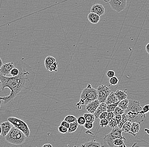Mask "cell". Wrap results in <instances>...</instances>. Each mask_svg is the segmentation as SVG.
Segmentation results:
<instances>
[{
    "instance_id": "cell-1",
    "label": "cell",
    "mask_w": 149,
    "mask_h": 147,
    "mask_svg": "<svg viewBox=\"0 0 149 147\" xmlns=\"http://www.w3.org/2000/svg\"><path fill=\"white\" fill-rule=\"evenodd\" d=\"M19 70L15 77H7L0 73V81L3 89L7 87L10 90L9 95L5 97L0 96V100L3 101L4 104L13 101L17 96L26 93L33 87L36 73L31 66L25 62H16L15 66Z\"/></svg>"
},
{
    "instance_id": "cell-2",
    "label": "cell",
    "mask_w": 149,
    "mask_h": 147,
    "mask_svg": "<svg viewBox=\"0 0 149 147\" xmlns=\"http://www.w3.org/2000/svg\"><path fill=\"white\" fill-rule=\"evenodd\" d=\"M27 137L23 132L12 126L9 133L5 137L6 141L10 144L20 146L23 144Z\"/></svg>"
},
{
    "instance_id": "cell-3",
    "label": "cell",
    "mask_w": 149,
    "mask_h": 147,
    "mask_svg": "<svg viewBox=\"0 0 149 147\" xmlns=\"http://www.w3.org/2000/svg\"><path fill=\"white\" fill-rule=\"evenodd\" d=\"M97 99V89L93 88L90 84H88L87 87L84 89L80 96V100L76 106L87 105L92 101Z\"/></svg>"
},
{
    "instance_id": "cell-4",
    "label": "cell",
    "mask_w": 149,
    "mask_h": 147,
    "mask_svg": "<svg viewBox=\"0 0 149 147\" xmlns=\"http://www.w3.org/2000/svg\"><path fill=\"white\" fill-rule=\"evenodd\" d=\"M123 132L121 128L118 126L113 128L110 133L105 135L103 139L104 145L103 146L113 147V142L115 139L119 138L126 140V139L121 135Z\"/></svg>"
},
{
    "instance_id": "cell-5",
    "label": "cell",
    "mask_w": 149,
    "mask_h": 147,
    "mask_svg": "<svg viewBox=\"0 0 149 147\" xmlns=\"http://www.w3.org/2000/svg\"><path fill=\"white\" fill-rule=\"evenodd\" d=\"M7 120L12 124L14 127L23 132L26 137L30 136L31 134L30 129L28 125L23 120L14 117L8 118Z\"/></svg>"
},
{
    "instance_id": "cell-6",
    "label": "cell",
    "mask_w": 149,
    "mask_h": 147,
    "mask_svg": "<svg viewBox=\"0 0 149 147\" xmlns=\"http://www.w3.org/2000/svg\"><path fill=\"white\" fill-rule=\"evenodd\" d=\"M97 100L100 103H105L107 97L111 93L109 87L104 85L99 86L97 89Z\"/></svg>"
},
{
    "instance_id": "cell-7",
    "label": "cell",
    "mask_w": 149,
    "mask_h": 147,
    "mask_svg": "<svg viewBox=\"0 0 149 147\" xmlns=\"http://www.w3.org/2000/svg\"><path fill=\"white\" fill-rule=\"evenodd\" d=\"M109 3L112 9L118 13L125 10L127 5V0H110Z\"/></svg>"
},
{
    "instance_id": "cell-8",
    "label": "cell",
    "mask_w": 149,
    "mask_h": 147,
    "mask_svg": "<svg viewBox=\"0 0 149 147\" xmlns=\"http://www.w3.org/2000/svg\"><path fill=\"white\" fill-rule=\"evenodd\" d=\"M124 113H126L128 116V121H130L131 123L136 122L140 124L145 118V114H142L141 111L139 113H133L128 111Z\"/></svg>"
},
{
    "instance_id": "cell-9",
    "label": "cell",
    "mask_w": 149,
    "mask_h": 147,
    "mask_svg": "<svg viewBox=\"0 0 149 147\" xmlns=\"http://www.w3.org/2000/svg\"><path fill=\"white\" fill-rule=\"evenodd\" d=\"M142 108L141 107L139 101L135 100H129L128 107L124 112L130 111L133 113H139L141 112Z\"/></svg>"
},
{
    "instance_id": "cell-10",
    "label": "cell",
    "mask_w": 149,
    "mask_h": 147,
    "mask_svg": "<svg viewBox=\"0 0 149 147\" xmlns=\"http://www.w3.org/2000/svg\"><path fill=\"white\" fill-rule=\"evenodd\" d=\"M14 67L15 65L13 62L3 64L0 68V73L3 76L7 77L10 74L11 71Z\"/></svg>"
},
{
    "instance_id": "cell-11",
    "label": "cell",
    "mask_w": 149,
    "mask_h": 147,
    "mask_svg": "<svg viewBox=\"0 0 149 147\" xmlns=\"http://www.w3.org/2000/svg\"><path fill=\"white\" fill-rule=\"evenodd\" d=\"M100 104L99 101L97 99H96L86 105V109L89 113L94 114Z\"/></svg>"
},
{
    "instance_id": "cell-12",
    "label": "cell",
    "mask_w": 149,
    "mask_h": 147,
    "mask_svg": "<svg viewBox=\"0 0 149 147\" xmlns=\"http://www.w3.org/2000/svg\"><path fill=\"white\" fill-rule=\"evenodd\" d=\"M91 12L95 13L99 16H101L105 14V9L103 5L96 3L93 5L91 9Z\"/></svg>"
},
{
    "instance_id": "cell-13",
    "label": "cell",
    "mask_w": 149,
    "mask_h": 147,
    "mask_svg": "<svg viewBox=\"0 0 149 147\" xmlns=\"http://www.w3.org/2000/svg\"><path fill=\"white\" fill-rule=\"evenodd\" d=\"M1 125L2 130L1 135L2 137H5V136L9 133L13 126L9 121L3 122L1 124Z\"/></svg>"
},
{
    "instance_id": "cell-14",
    "label": "cell",
    "mask_w": 149,
    "mask_h": 147,
    "mask_svg": "<svg viewBox=\"0 0 149 147\" xmlns=\"http://www.w3.org/2000/svg\"><path fill=\"white\" fill-rule=\"evenodd\" d=\"M107 105L105 103H100L98 108L93 114L95 118H98L99 116L102 113L107 111Z\"/></svg>"
},
{
    "instance_id": "cell-15",
    "label": "cell",
    "mask_w": 149,
    "mask_h": 147,
    "mask_svg": "<svg viewBox=\"0 0 149 147\" xmlns=\"http://www.w3.org/2000/svg\"><path fill=\"white\" fill-rule=\"evenodd\" d=\"M87 17L89 22L93 24H97L100 20V16L93 12H91V13H89Z\"/></svg>"
},
{
    "instance_id": "cell-16",
    "label": "cell",
    "mask_w": 149,
    "mask_h": 147,
    "mask_svg": "<svg viewBox=\"0 0 149 147\" xmlns=\"http://www.w3.org/2000/svg\"><path fill=\"white\" fill-rule=\"evenodd\" d=\"M119 101L117 98V96L115 95V93L113 92H111L109 94V96L107 97L105 101V103L107 105L108 104H112V103H116Z\"/></svg>"
},
{
    "instance_id": "cell-17",
    "label": "cell",
    "mask_w": 149,
    "mask_h": 147,
    "mask_svg": "<svg viewBox=\"0 0 149 147\" xmlns=\"http://www.w3.org/2000/svg\"><path fill=\"white\" fill-rule=\"evenodd\" d=\"M140 130V124L136 122H133L131 124L130 131L128 133L132 134L134 136H136V134L139 132Z\"/></svg>"
},
{
    "instance_id": "cell-18",
    "label": "cell",
    "mask_w": 149,
    "mask_h": 147,
    "mask_svg": "<svg viewBox=\"0 0 149 147\" xmlns=\"http://www.w3.org/2000/svg\"><path fill=\"white\" fill-rule=\"evenodd\" d=\"M127 89H125V90H117L114 93L115 95L117 96L118 99L119 101L124 99H126L127 97V93L126 91Z\"/></svg>"
},
{
    "instance_id": "cell-19",
    "label": "cell",
    "mask_w": 149,
    "mask_h": 147,
    "mask_svg": "<svg viewBox=\"0 0 149 147\" xmlns=\"http://www.w3.org/2000/svg\"><path fill=\"white\" fill-rule=\"evenodd\" d=\"M56 61V59L54 57L50 56H47L46 59H45V62H44L46 69L48 70L49 69L50 67L51 64H53Z\"/></svg>"
},
{
    "instance_id": "cell-20",
    "label": "cell",
    "mask_w": 149,
    "mask_h": 147,
    "mask_svg": "<svg viewBox=\"0 0 149 147\" xmlns=\"http://www.w3.org/2000/svg\"><path fill=\"white\" fill-rule=\"evenodd\" d=\"M81 147H101V144L99 142H97L95 140L85 142L82 144Z\"/></svg>"
},
{
    "instance_id": "cell-21",
    "label": "cell",
    "mask_w": 149,
    "mask_h": 147,
    "mask_svg": "<svg viewBox=\"0 0 149 147\" xmlns=\"http://www.w3.org/2000/svg\"><path fill=\"white\" fill-rule=\"evenodd\" d=\"M84 116L86 120V123H94L95 121V117L94 114L92 113H85Z\"/></svg>"
},
{
    "instance_id": "cell-22",
    "label": "cell",
    "mask_w": 149,
    "mask_h": 147,
    "mask_svg": "<svg viewBox=\"0 0 149 147\" xmlns=\"http://www.w3.org/2000/svg\"><path fill=\"white\" fill-rule=\"evenodd\" d=\"M113 144V147H126V146L124 144V140L119 138L114 140Z\"/></svg>"
},
{
    "instance_id": "cell-23",
    "label": "cell",
    "mask_w": 149,
    "mask_h": 147,
    "mask_svg": "<svg viewBox=\"0 0 149 147\" xmlns=\"http://www.w3.org/2000/svg\"><path fill=\"white\" fill-rule=\"evenodd\" d=\"M79 124L77 121L70 124V126L68 129V132L70 133L75 132L79 126Z\"/></svg>"
},
{
    "instance_id": "cell-24",
    "label": "cell",
    "mask_w": 149,
    "mask_h": 147,
    "mask_svg": "<svg viewBox=\"0 0 149 147\" xmlns=\"http://www.w3.org/2000/svg\"><path fill=\"white\" fill-rule=\"evenodd\" d=\"M129 102V100L128 99H125L121 100L119 103L118 106L121 108L122 109L124 110V111H125L128 107Z\"/></svg>"
},
{
    "instance_id": "cell-25",
    "label": "cell",
    "mask_w": 149,
    "mask_h": 147,
    "mask_svg": "<svg viewBox=\"0 0 149 147\" xmlns=\"http://www.w3.org/2000/svg\"><path fill=\"white\" fill-rule=\"evenodd\" d=\"M131 124L132 123L130 121H127V122L125 123L123 125L121 129L122 130L123 132H125L126 133H128L130 131V126H131Z\"/></svg>"
},
{
    "instance_id": "cell-26",
    "label": "cell",
    "mask_w": 149,
    "mask_h": 147,
    "mask_svg": "<svg viewBox=\"0 0 149 147\" xmlns=\"http://www.w3.org/2000/svg\"><path fill=\"white\" fill-rule=\"evenodd\" d=\"M64 120H65L69 124H70V123H73V122L77 121V119L74 116L69 115L66 116L64 118Z\"/></svg>"
},
{
    "instance_id": "cell-27",
    "label": "cell",
    "mask_w": 149,
    "mask_h": 147,
    "mask_svg": "<svg viewBox=\"0 0 149 147\" xmlns=\"http://www.w3.org/2000/svg\"><path fill=\"white\" fill-rule=\"evenodd\" d=\"M119 101L116 103H112V104H108L107 105V111L108 112H110V111H113L115 109L116 107L118 105L119 103Z\"/></svg>"
},
{
    "instance_id": "cell-28",
    "label": "cell",
    "mask_w": 149,
    "mask_h": 147,
    "mask_svg": "<svg viewBox=\"0 0 149 147\" xmlns=\"http://www.w3.org/2000/svg\"><path fill=\"white\" fill-rule=\"evenodd\" d=\"M117 121L115 119V117L111 119L110 121H109V124L108 125L109 126V127L111 128H114L117 126Z\"/></svg>"
},
{
    "instance_id": "cell-29",
    "label": "cell",
    "mask_w": 149,
    "mask_h": 147,
    "mask_svg": "<svg viewBox=\"0 0 149 147\" xmlns=\"http://www.w3.org/2000/svg\"><path fill=\"white\" fill-rule=\"evenodd\" d=\"M124 111H125L124 110L122 109L117 106L113 111V112L115 116L116 115H121L124 113Z\"/></svg>"
},
{
    "instance_id": "cell-30",
    "label": "cell",
    "mask_w": 149,
    "mask_h": 147,
    "mask_svg": "<svg viewBox=\"0 0 149 147\" xmlns=\"http://www.w3.org/2000/svg\"><path fill=\"white\" fill-rule=\"evenodd\" d=\"M109 121L106 118L100 119V126L101 127H106L109 124Z\"/></svg>"
},
{
    "instance_id": "cell-31",
    "label": "cell",
    "mask_w": 149,
    "mask_h": 147,
    "mask_svg": "<svg viewBox=\"0 0 149 147\" xmlns=\"http://www.w3.org/2000/svg\"><path fill=\"white\" fill-rule=\"evenodd\" d=\"M58 65V63L56 61L53 64H51V66L49 69L48 70L50 72H57Z\"/></svg>"
},
{
    "instance_id": "cell-32",
    "label": "cell",
    "mask_w": 149,
    "mask_h": 147,
    "mask_svg": "<svg viewBox=\"0 0 149 147\" xmlns=\"http://www.w3.org/2000/svg\"><path fill=\"white\" fill-rule=\"evenodd\" d=\"M119 82L118 79L115 77L111 78L109 79V83L110 85H116Z\"/></svg>"
},
{
    "instance_id": "cell-33",
    "label": "cell",
    "mask_w": 149,
    "mask_h": 147,
    "mask_svg": "<svg viewBox=\"0 0 149 147\" xmlns=\"http://www.w3.org/2000/svg\"><path fill=\"white\" fill-rule=\"evenodd\" d=\"M19 72V70L15 66V67L13 68L11 71L10 74L12 77H15L18 75Z\"/></svg>"
},
{
    "instance_id": "cell-34",
    "label": "cell",
    "mask_w": 149,
    "mask_h": 147,
    "mask_svg": "<svg viewBox=\"0 0 149 147\" xmlns=\"http://www.w3.org/2000/svg\"><path fill=\"white\" fill-rule=\"evenodd\" d=\"M58 130L59 132L63 134H66L68 132V128L62 126L60 125L58 127Z\"/></svg>"
},
{
    "instance_id": "cell-35",
    "label": "cell",
    "mask_w": 149,
    "mask_h": 147,
    "mask_svg": "<svg viewBox=\"0 0 149 147\" xmlns=\"http://www.w3.org/2000/svg\"><path fill=\"white\" fill-rule=\"evenodd\" d=\"M77 121L79 124L80 126H84V124L86 123V120H85V119L84 116H83L79 117L77 119Z\"/></svg>"
},
{
    "instance_id": "cell-36",
    "label": "cell",
    "mask_w": 149,
    "mask_h": 147,
    "mask_svg": "<svg viewBox=\"0 0 149 147\" xmlns=\"http://www.w3.org/2000/svg\"><path fill=\"white\" fill-rule=\"evenodd\" d=\"M84 128L88 130H90L93 128L94 125H93V123H86L84 125Z\"/></svg>"
},
{
    "instance_id": "cell-37",
    "label": "cell",
    "mask_w": 149,
    "mask_h": 147,
    "mask_svg": "<svg viewBox=\"0 0 149 147\" xmlns=\"http://www.w3.org/2000/svg\"><path fill=\"white\" fill-rule=\"evenodd\" d=\"M149 111V104L145 105L142 109L141 111V112L142 114H145L146 113H148Z\"/></svg>"
},
{
    "instance_id": "cell-38",
    "label": "cell",
    "mask_w": 149,
    "mask_h": 147,
    "mask_svg": "<svg viewBox=\"0 0 149 147\" xmlns=\"http://www.w3.org/2000/svg\"><path fill=\"white\" fill-rule=\"evenodd\" d=\"M114 117H115V115H114L113 111H110V112H108L106 118L109 121H110L111 119L113 118Z\"/></svg>"
},
{
    "instance_id": "cell-39",
    "label": "cell",
    "mask_w": 149,
    "mask_h": 147,
    "mask_svg": "<svg viewBox=\"0 0 149 147\" xmlns=\"http://www.w3.org/2000/svg\"><path fill=\"white\" fill-rule=\"evenodd\" d=\"M107 75L108 77L111 78L114 77V76H115V72L113 70H109L107 72Z\"/></svg>"
},
{
    "instance_id": "cell-40",
    "label": "cell",
    "mask_w": 149,
    "mask_h": 147,
    "mask_svg": "<svg viewBox=\"0 0 149 147\" xmlns=\"http://www.w3.org/2000/svg\"><path fill=\"white\" fill-rule=\"evenodd\" d=\"M108 112L107 111H105V112H103L99 116L98 118L100 119H103L106 118V116H107Z\"/></svg>"
},
{
    "instance_id": "cell-41",
    "label": "cell",
    "mask_w": 149,
    "mask_h": 147,
    "mask_svg": "<svg viewBox=\"0 0 149 147\" xmlns=\"http://www.w3.org/2000/svg\"><path fill=\"white\" fill-rule=\"evenodd\" d=\"M115 119L117 121V124H118L121 121V115H116L115 116Z\"/></svg>"
},
{
    "instance_id": "cell-42",
    "label": "cell",
    "mask_w": 149,
    "mask_h": 147,
    "mask_svg": "<svg viewBox=\"0 0 149 147\" xmlns=\"http://www.w3.org/2000/svg\"><path fill=\"white\" fill-rule=\"evenodd\" d=\"M61 125L64 126V127H66V128H69V126H70V124L67 123V122L65 121V120L62 121L61 123Z\"/></svg>"
},
{
    "instance_id": "cell-43",
    "label": "cell",
    "mask_w": 149,
    "mask_h": 147,
    "mask_svg": "<svg viewBox=\"0 0 149 147\" xmlns=\"http://www.w3.org/2000/svg\"><path fill=\"white\" fill-rule=\"evenodd\" d=\"M145 49H146V52L149 54V43L146 45Z\"/></svg>"
},
{
    "instance_id": "cell-44",
    "label": "cell",
    "mask_w": 149,
    "mask_h": 147,
    "mask_svg": "<svg viewBox=\"0 0 149 147\" xmlns=\"http://www.w3.org/2000/svg\"><path fill=\"white\" fill-rule=\"evenodd\" d=\"M42 147H52L53 146L50 144H46L43 145Z\"/></svg>"
},
{
    "instance_id": "cell-45",
    "label": "cell",
    "mask_w": 149,
    "mask_h": 147,
    "mask_svg": "<svg viewBox=\"0 0 149 147\" xmlns=\"http://www.w3.org/2000/svg\"><path fill=\"white\" fill-rule=\"evenodd\" d=\"M3 89L2 87V85L1 82V81H0V93L3 91Z\"/></svg>"
},
{
    "instance_id": "cell-46",
    "label": "cell",
    "mask_w": 149,
    "mask_h": 147,
    "mask_svg": "<svg viewBox=\"0 0 149 147\" xmlns=\"http://www.w3.org/2000/svg\"><path fill=\"white\" fill-rule=\"evenodd\" d=\"M144 131L146 132H147V133L148 134V135H149V129H147V128H145L144 129Z\"/></svg>"
},
{
    "instance_id": "cell-47",
    "label": "cell",
    "mask_w": 149,
    "mask_h": 147,
    "mask_svg": "<svg viewBox=\"0 0 149 147\" xmlns=\"http://www.w3.org/2000/svg\"><path fill=\"white\" fill-rule=\"evenodd\" d=\"M2 133V130L1 126V124H0V136H1Z\"/></svg>"
},
{
    "instance_id": "cell-48",
    "label": "cell",
    "mask_w": 149,
    "mask_h": 147,
    "mask_svg": "<svg viewBox=\"0 0 149 147\" xmlns=\"http://www.w3.org/2000/svg\"><path fill=\"white\" fill-rule=\"evenodd\" d=\"M3 64L2 60L0 58V68L1 67Z\"/></svg>"
},
{
    "instance_id": "cell-49",
    "label": "cell",
    "mask_w": 149,
    "mask_h": 147,
    "mask_svg": "<svg viewBox=\"0 0 149 147\" xmlns=\"http://www.w3.org/2000/svg\"><path fill=\"white\" fill-rule=\"evenodd\" d=\"M110 0H103L105 2H109Z\"/></svg>"
}]
</instances>
